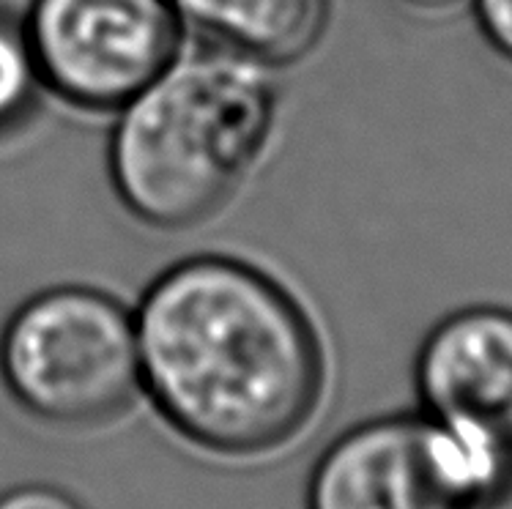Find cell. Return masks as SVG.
<instances>
[{
  "label": "cell",
  "instance_id": "cell-1",
  "mask_svg": "<svg viewBox=\"0 0 512 509\" xmlns=\"http://www.w3.org/2000/svg\"><path fill=\"white\" fill-rule=\"evenodd\" d=\"M140 389L178 436L217 455L283 447L315 416L326 345L313 312L239 255H189L135 307Z\"/></svg>",
  "mask_w": 512,
  "mask_h": 509
},
{
  "label": "cell",
  "instance_id": "cell-2",
  "mask_svg": "<svg viewBox=\"0 0 512 509\" xmlns=\"http://www.w3.org/2000/svg\"><path fill=\"white\" fill-rule=\"evenodd\" d=\"M280 118L272 72L222 52H178L157 80L115 110L107 178L140 225L181 233L236 200Z\"/></svg>",
  "mask_w": 512,
  "mask_h": 509
},
{
  "label": "cell",
  "instance_id": "cell-3",
  "mask_svg": "<svg viewBox=\"0 0 512 509\" xmlns=\"http://www.w3.org/2000/svg\"><path fill=\"white\" fill-rule=\"evenodd\" d=\"M0 381L44 425H105L143 392L135 307L80 282L33 293L0 329Z\"/></svg>",
  "mask_w": 512,
  "mask_h": 509
},
{
  "label": "cell",
  "instance_id": "cell-4",
  "mask_svg": "<svg viewBox=\"0 0 512 509\" xmlns=\"http://www.w3.org/2000/svg\"><path fill=\"white\" fill-rule=\"evenodd\" d=\"M512 463L430 416H378L318 458L307 509H477Z\"/></svg>",
  "mask_w": 512,
  "mask_h": 509
},
{
  "label": "cell",
  "instance_id": "cell-5",
  "mask_svg": "<svg viewBox=\"0 0 512 509\" xmlns=\"http://www.w3.org/2000/svg\"><path fill=\"white\" fill-rule=\"evenodd\" d=\"M22 22L44 91L91 115L121 110L187 42L170 0H31Z\"/></svg>",
  "mask_w": 512,
  "mask_h": 509
},
{
  "label": "cell",
  "instance_id": "cell-6",
  "mask_svg": "<svg viewBox=\"0 0 512 509\" xmlns=\"http://www.w3.org/2000/svg\"><path fill=\"white\" fill-rule=\"evenodd\" d=\"M414 389L422 414L512 463V307L471 304L433 323Z\"/></svg>",
  "mask_w": 512,
  "mask_h": 509
},
{
  "label": "cell",
  "instance_id": "cell-7",
  "mask_svg": "<svg viewBox=\"0 0 512 509\" xmlns=\"http://www.w3.org/2000/svg\"><path fill=\"white\" fill-rule=\"evenodd\" d=\"M184 39L266 72L302 63L321 44L329 0H170Z\"/></svg>",
  "mask_w": 512,
  "mask_h": 509
},
{
  "label": "cell",
  "instance_id": "cell-8",
  "mask_svg": "<svg viewBox=\"0 0 512 509\" xmlns=\"http://www.w3.org/2000/svg\"><path fill=\"white\" fill-rule=\"evenodd\" d=\"M44 94L22 14L0 3V143L31 126Z\"/></svg>",
  "mask_w": 512,
  "mask_h": 509
},
{
  "label": "cell",
  "instance_id": "cell-9",
  "mask_svg": "<svg viewBox=\"0 0 512 509\" xmlns=\"http://www.w3.org/2000/svg\"><path fill=\"white\" fill-rule=\"evenodd\" d=\"M469 9L488 47L512 63V0H471Z\"/></svg>",
  "mask_w": 512,
  "mask_h": 509
},
{
  "label": "cell",
  "instance_id": "cell-10",
  "mask_svg": "<svg viewBox=\"0 0 512 509\" xmlns=\"http://www.w3.org/2000/svg\"><path fill=\"white\" fill-rule=\"evenodd\" d=\"M0 509H83V504L55 485H20L0 496Z\"/></svg>",
  "mask_w": 512,
  "mask_h": 509
},
{
  "label": "cell",
  "instance_id": "cell-11",
  "mask_svg": "<svg viewBox=\"0 0 512 509\" xmlns=\"http://www.w3.org/2000/svg\"><path fill=\"white\" fill-rule=\"evenodd\" d=\"M406 9L419 11V14H450L463 6H469L471 0H398Z\"/></svg>",
  "mask_w": 512,
  "mask_h": 509
}]
</instances>
